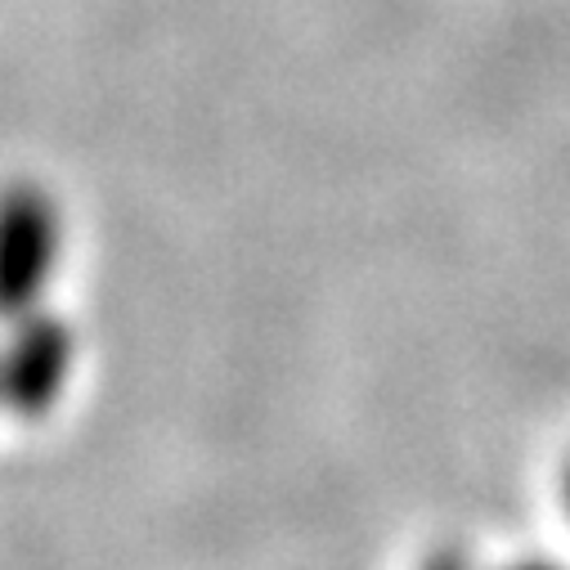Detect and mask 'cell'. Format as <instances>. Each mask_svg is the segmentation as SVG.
I'll use <instances>...</instances> for the list:
<instances>
[{
	"label": "cell",
	"mask_w": 570,
	"mask_h": 570,
	"mask_svg": "<svg viewBox=\"0 0 570 570\" xmlns=\"http://www.w3.org/2000/svg\"><path fill=\"white\" fill-rule=\"evenodd\" d=\"M63 252V216L50 189L14 180L0 189V320L37 311Z\"/></svg>",
	"instance_id": "1"
},
{
	"label": "cell",
	"mask_w": 570,
	"mask_h": 570,
	"mask_svg": "<svg viewBox=\"0 0 570 570\" xmlns=\"http://www.w3.org/2000/svg\"><path fill=\"white\" fill-rule=\"evenodd\" d=\"M10 324L14 333L0 346V404L23 422H37L59 404L77 360V342L72 328L41 306Z\"/></svg>",
	"instance_id": "2"
},
{
	"label": "cell",
	"mask_w": 570,
	"mask_h": 570,
	"mask_svg": "<svg viewBox=\"0 0 570 570\" xmlns=\"http://www.w3.org/2000/svg\"><path fill=\"white\" fill-rule=\"evenodd\" d=\"M422 570H472V561H468V552H463V548H454V543H450V548H436L432 557H426V561H422Z\"/></svg>",
	"instance_id": "3"
},
{
	"label": "cell",
	"mask_w": 570,
	"mask_h": 570,
	"mask_svg": "<svg viewBox=\"0 0 570 570\" xmlns=\"http://www.w3.org/2000/svg\"><path fill=\"white\" fill-rule=\"evenodd\" d=\"M503 570H561L557 561H543V557H521V561H508Z\"/></svg>",
	"instance_id": "4"
},
{
	"label": "cell",
	"mask_w": 570,
	"mask_h": 570,
	"mask_svg": "<svg viewBox=\"0 0 570 570\" xmlns=\"http://www.w3.org/2000/svg\"><path fill=\"white\" fill-rule=\"evenodd\" d=\"M561 503H566V517H570V459L561 468Z\"/></svg>",
	"instance_id": "5"
}]
</instances>
